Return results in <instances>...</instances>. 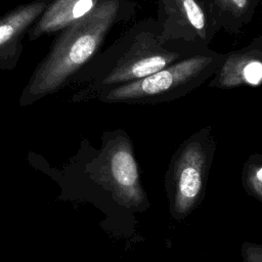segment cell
<instances>
[{
    "mask_svg": "<svg viewBox=\"0 0 262 262\" xmlns=\"http://www.w3.org/2000/svg\"><path fill=\"white\" fill-rule=\"evenodd\" d=\"M202 51L205 50L165 40L157 19L141 20L112 48L96 85L107 90L127 84Z\"/></svg>",
    "mask_w": 262,
    "mask_h": 262,
    "instance_id": "7a4b0ae2",
    "label": "cell"
},
{
    "mask_svg": "<svg viewBox=\"0 0 262 262\" xmlns=\"http://www.w3.org/2000/svg\"><path fill=\"white\" fill-rule=\"evenodd\" d=\"M206 152L199 142L186 144L174 169V211L177 216L187 215L198 203L204 180Z\"/></svg>",
    "mask_w": 262,
    "mask_h": 262,
    "instance_id": "8992f818",
    "label": "cell"
},
{
    "mask_svg": "<svg viewBox=\"0 0 262 262\" xmlns=\"http://www.w3.org/2000/svg\"><path fill=\"white\" fill-rule=\"evenodd\" d=\"M256 2H257V4L258 5H260V6H262V0H255Z\"/></svg>",
    "mask_w": 262,
    "mask_h": 262,
    "instance_id": "4fadbf2b",
    "label": "cell"
},
{
    "mask_svg": "<svg viewBox=\"0 0 262 262\" xmlns=\"http://www.w3.org/2000/svg\"><path fill=\"white\" fill-rule=\"evenodd\" d=\"M157 21L165 40L209 49L220 30L211 0H157Z\"/></svg>",
    "mask_w": 262,
    "mask_h": 262,
    "instance_id": "277c9868",
    "label": "cell"
},
{
    "mask_svg": "<svg viewBox=\"0 0 262 262\" xmlns=\"http://www.w3.org/2000/svg\"><path fill=\"white\" fill-rule=\"evenodd\" d=\"M51 0L18 5L0 17V69H13L23 51V38Z\"/></svg>",
    "mask_w": 262,
    "mask_h": 262,
    "instance_id": "52a82bcc",
    "label": "cell"
},
{
    "mask_svg": "<svg viewBox=\"0 0 262 262\" xmlns=\"http://www.w3.org/2000/svg\"><path fill=\"white\" fill-rule=\"evenodd\" d=\"M215 18L220 29L229 34H237L253 18L255 0H211Z\"/></svg>",
    "mask_w": 262,
    "mask_h": 262,
    "instance_id": "30bf717a",
    "label": "cell"
},
{
    "mask_svg": "<svg viewBox=\"0 0 262 262\" xmlns=\"http://www.w3.org/2000/svg\"><path fill=\"white\" fill-rule=\"evenodd\" d=\"M133 12L129 0H99L89 13L58 32L25 87L20 103L34 102L66 85L95 56L112 29Z\"/></svg>",
    "mask_w": 262,
    "mask_h": 262,
    "instance_id": "6da1fadb",
    "label": "cell"
},
{
    "mask_svg": "<svg viewBox=\"0 0 262 262\" xmlns=\"http://www.w3.org/2000/svg\"><path fill=\"white\" fill-rule=\"evenodd\" d=\"M245 181L249 191L262 201V161L255 162L246 169Z\"/></svg>",
    "mask_w": 262,
    "mask_h": 262,
    "instance_id": "8fae6325",
    "label": "cell"
},
{
    "mask_svg": "<svg viewBox=\"0 0 262 262\" xmlns=\"http://www.w3.org/2000/svg\"><path fill=\"white\" fill-rule=\"evenodd\" d=\"M262 84V36L254 38L247 46L224 54L223 60L209 86L230 89Z\"/></svg>",
    "mask_w": 262,
    "mask_h": 262,
    "instance_id": "5b68a950",
    "label": "cell"
},
{
    "mask_svg": "<svg viewBox=\"0 0 262 262\" xmlns=\"http://www.w3.org/2000/svg\"><path fill=\"white\" fill-rule=\"evenodd\" d=\"M223 57L209 48L149 76L104 90L100 98L108 102L151 101L184 94L211 79Z\"/></svg>",
    "mask_w": 262,
    "mask_h": 262,
    "instance_id": "3957f363",
    "label": "cell"
},
{
    "mask_svg": "<svg viewBox=\"0 0 262 262\" xmlns=\"http://www.w3.org/2000/svg\"><path fill=\"white\" fill-rule=\"evenodd\" d=\"M107 175L114 190L125 205L138 207L144 202L137 164L128 139L120 138L108 150Z\"/></svg>",
    "mask_w": 262,
    "mask_h": 262,
    "instance_id": "ba28073f",
    "label": "cell"
},
{
    "mask_svg": "<svg viewBox=\"0 0 262 262\" xmlns=\"http://www.w3.org/2000/svg\"><path fill=\"white\" fill-rule=\"evenodd\" d=\"M243 254L245 262H262V246L245 244Z\"/></svg>",
    "mask_w": 262,
    "mask_h": 262,
    "instance_id": "7c38bea8",
    "label": "cell"
},
{
    "mask_svg": "<svg viewBox=\"0 0 262 262\" xmlns=\"http://www.w3.org/2000/svg\"><path fill=\"white\" fill-rule=\"evenodd\" d=\"M99 0H51L28 32L29 41L52 35L89 13Z\"/></svg>",
    "mask_w": 262,
    "mask_h": 262,
    "instance_id": "9c48e42d",
    "label": "cell"
}]
</instances>
